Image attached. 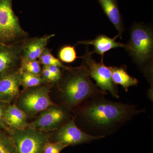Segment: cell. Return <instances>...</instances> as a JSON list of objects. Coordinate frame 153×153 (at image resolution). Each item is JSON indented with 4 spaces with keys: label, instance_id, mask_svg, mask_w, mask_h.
Instances as JSON below:
<instances>
[{
    "label": "cell",
    "instance_id": "cell-1",
    "mask_svg": "<svg viewBox=\"0 0 153 153\" xmlns=\"http://www.w3.org/2000/svg\"><path fill=\"white\" fill-rule=\"evenodd\" d=\"M102 94L96 95L79 105L77 116L84 130L99 133L100 135L112 133L135 116L145 112L128 103L114 102Z\"/></svg>",
    "mask_w": 153,
    "mask_h": 153
},
{
    "label": "cell",
    "instance_id": "cell-2",
    "mask_svg": "<svg viewBox=\"0 0 153 153\" xmlns=\"http://www.w3.org/2000/svg\"><path fill=\"white\" fill-rule=\"evenodd\" d=\"M84 63L76 67H66L57 84L61 98L68 109L79 106L88 99L105 95L91 81Z\"/></svg>",
    "mask_w": 153,
    "mask_h": 153
},
{
    "label": "cell",
    "instance_id": "cell-3",
    "mask_svg": "<svg viewBox=\"0 0 153 153\" xmlns=\"http://www.w3.org/2000/svg\"><path fill=\"white\" fill-rule=\"evenodd\" d=\"M134 61L144 71L149 81L152 79L153 37L150 28L140 24L132 27L130 39L124 47Z\"/></svg>",
    "mask_w": 153,
    "mask_h": 153
},
{
    "label": "cell",
    "instance_id": "cell-4",
    "mask_svg": "<svg viewBox=\"0 0 153 153\" xmlns=\"http://www.w3.org/2000/svg\"><path fill=\"white\" fill-rule=\"evenodd\" d=\"M45 84L25 89L17 98L16 104L27 117H33L56 105L49 95L51 86Z\"/></svg>",
    "mask_w": 153,
    "mask_h": 153
},
{
    "label": "cell",
    "instance_id": "cell-5",
    "mask_svg": "<svg viewBox=\"0 0 153 153\" xmlns=\"http://www.w3.org/2000/svg\"><path fill=\"white\" fill-rule=\"evenodd\" d=\"M27 36L13 10L12 0H0V42L16 43Z\"/></svg>",
    "mask_w": 153,
    "mask_h": 153
},
{
    "label": "cell",
    "instance_id": "cell-6",
    "mask_svg": "<svg viewBox=\"0 0 153 153\" xmlns=\"http://www.w3.org/2000/svg\"><path fill=\"white\" fill-rule=\"evenodd\" d=\"M43 132L27 127L23 129H9L7 132L14 140L18 153H43L49 137Z\"/></svg>",
    "mask_w": 153,
    "mask_h": 153
},
{
    "label": "cell",
    "instance_id": "cell-7",
    "mask_svg": "<svg viewBox=\"0 0 153 153\" xmlns=\"http://www.w3.org/2000/svg\"><path fill=\"white\" fill-rule=\"evenodd\" d=\"M92 52L86 50L85 55L82 57L83 63L86 66L89 76L95 80L96 85L102 92L107 94L109 92L113 97H120L117 85L113 82L110 67L103 63V60L97 63L92 57Z\"/></svg>",
    "mask_w": 153,
    "mask_h": 153
},
{
    "label": "cell",
    "instance_id": "cell-8",
    "mask_svg": "<svg viewBox=\"0 0 153 153\" xmlns=\"http://www.w3.org/2000/svg\"><path fill=\"white\" fill-rule=\"evenodd\" d=\"M54 131L53 142L59 143L66 147L87 143L105 137L95 136L86 133L76 125L74 118L70 120Z\"/></svg>",
    "mask_w": 153,
    "mask_h": 153
},
{
    "label": "cell",
    "instance_id": "cell-9",
    "mask_svg": "<svg viewBox=\"0 0 153 153\" xmlns=\"http://www.w3.org/2000/svg\"><path fill=\"white\" fill-rule=\"evenodd\" d=\"M68 112L66 107L52 105L41 112L36 120L28 123V127L42 131H54L70 120Z\"/></svg>",
    "mask_w": 153,
    "mask_h": 153
},
{
    "label": "cell",
    "instance_id": "cell-10",
    "mask_svg": "<svg viewBox=\"0 0 153 153\" xmlns=\"http://www.w3.org/2000/svg\"><path fill=\"white\" fill-rule=\"evenodd\" d=\"M22 72L20 66L0 75V101L10 104L18 98L20 94Z\"/></svg>",
    "mask_w": 153,
    "mask_h": 153
},
{
    "label": "cell",
    "instance_id": "cell-11",
    "mask_svg": "<svg viewBox=\"0 0 153 153\" xmlns=\"http://www.w3.org/2000/svg\"><path fill=\"white\" fill-rule=\"evenodd\" d=\"M25 39L7 44L0 42V75L18 67L22 62V51Z\"/></svg>",
    "mask_w": 153,
    "mask_h": 153
},
{
    "label": "cell",
    "instance_id": "cell-12",
    "mask_svg": "<svg viewBox=\"0 0 153 153\" xmlns=\"http://www.w3.org/2000/svg\"><path fill=\"white\" fill-rule=\"evenodd\" d=\"M55 36L54 34H52L28 41L25 40L23 46L21 63L36 60L39 58L46 48L49 39Z\"/></svg>",
    "mask_w": 153,
    "mask_h": 153
},
{
    "label": "cell",
    "instance_id": "cell-13",
    "mask_svg": "<svg viewBox=\"0 0 153 153\" xmlns=\"http://www.w3.org/2000/svg\"><path fill=\"white\" fill-rule=\"evenodd\" d=\"M119 35L111 38L105 35H100L94 39L88 41H78L77 44L92 45L94 49L92 53H96L101 55L102 59L103 60V56L105 52H108L111 49L118 47H124L125 44L116 41V39L119 37Z\"/></svg>",
    "mask_w": 153,
    "mask_h": 153
},
{
    "label": "cell",
    "instance_id": "cell-14",
    "mask_svg": "<svg viewBox=\"0 0 153 153\" xmlns=\"http://www.w3.org/2000/svg\"><path fill=\"white\" fill-rule=\"evenodd\" d=\"M105 16L118 32L122 38L124 27L122 16L119 8L118 0H97Z\"/></svg>",
    "mask_w": 153,
    "mask_h": 153
},
{
    "label": "cell",
    "instance_id": "cell-15",
    "mask_svg": "<svg viewBox=\"0 0 153 153\" xmlns=\"http://www.w3.org/2000/svg\"><path fill=\"white\" fill-rule=\"evenodd\" d=\"M27 117L16 104H9L6 111L4 122L9 129H23L28 127Z\"/></svg>",
    "mask_w": 153,
    "mask_h": 153
},
{
    "label": "cell",
    "instance_id": "cell-16",
    "mask_svg": "<svg viewBox=\"0 0 153 153\" xmlns=\"http://www.w3.org/2000/svg\"><path fill=\"white\" fill-rule=\"evenodd\" d=\"M110 68L111 71V78L113 82L116 85H120L123 88L126 92L128 91L129 88L136 86L138 83V80L129 75L127 71L125 66L120 67H112Z\"/></svg>",
    "mask_w": 153,
    "mask_h": 153
},
{
    "label": "cell",
    "instance_id": "cell-17",
    "mask_svg": "<svg viewBox=\"0 0 153 153\" xmlns=\"http://www.w3.org/2000/svg\"><path fill=\"white\" fill-rule=\"evenodd\" d=\"M40 74L23 71L21 77V85L25 89L36 87L47 83Z\"/></svg>",
    "mask_w": 153,
    "mask_h": 153
},
{
    "label": "cell",
    "instance_id": "cell-18",
    "mask_svg": "<svg viewBox=\"0 0 153 153\" xmlns=\"http://www.w3.org/2000/svg\"><path fill=\"white\" fill-rule=\"evenodd\" d=\"M0 153H18L16 146L7 132L0 130Z\"/></svg>",
    "mask_w": 153,
    "mask_h": 153
},
{
    "label": "cell",
    "instance_id": "cell-19",
    "mask_svg": "<svg viewBox=\"0 0 153 153\" xmlns=\"http://www.w3.org/2000/svg\"><path fill=\"white\" fill-rule=\"evenodd\" d=\"M39 58V60L38 61L41 64H43L44 66L54 65L58 66L63 69L67 67L63 65L59 59L54 57V55L51 53V51L46 47Z\"/></svg>",
    "mask_w": 153,
    "mask_h": 153
},
{
    "label": "cell",
    "instance_id": "cell-20",
    "mask_svg": "<svg viewBox=\"0 0 153 153\" xmlns=\"http://www.w3.org/2000/svg\"><path fill=\"white\" fill-rule=\"evenodd\" d=\"M60 61L65 63H71L77 58L76 50L74 47L66 45L61 47L58 54Z\"/></svg>",
    "mask_w": 153,
    "mask_h": 153
},
{
    "label": "cell",
    "instance_id": "cell-21",
    "mask_svg": "<svg viewBox=\"0 0 153 153\" xmlns=\"http://www.w3.org/2000/svg\"><path fill=\"white\" fill-rule=\"evenodd\" d=\"M41 64L39 61L37 60H30L21 63V67L23 71L41 75Z\"/></svg>",
    "mask_w": 153,
    "mask_h": 153
},
{
    "label": "cell",
    "instance_id": "cell-22",
    "mask_svg": "<svg viewBox=\"0 0 153 153\" xmlns=\"http://www.w3.org/2000/svg\"><path fill=\"white\" fill-rule=\"evenodd\" d=\"M65 148V146L59 143L48 141L44 146L43 153H60Z\"/></svg>",
    "mask_w": 153,
    "mask_h": 153
},
{
    "label": "cell",
    "instance_id": "cell-23",
    "mask_svg": "<svg viewBox=\"0 0 153 153\" xmlns=\"http://www.w3.org/2000/svg\"><path fill=\"white\" fill-rule=\"evenodd\" d=\"M9 104L0 101V130L6 132L8 131L9 128L5 123L4 117L6 110Z\"/></svg>",
    "mask_w": 153,
    "mask_h": 153
},
{
    "label": "cell",
    "instance_id": "cell-24",
    "mask_svg": "<svg viewBox=\"0 0 153 153\" xmlns=\"http://www.w3.org/2000/svg\"><path fill=\"white\" fill-rule=\"evenodd\" d=\"M47 68L51 72L53 78H54L55 83H57L59 81L61 75H62V72L61 70V68L58 66H54V65H51V66H46Z\"/></svg>",
    "mask_w": 153,
    "mask_h": 153
},
{
    "label": "cell",
    "instance_id": "cell-25",
    "mask_svg": "<svg viewBox=\"0 0 153 153\" xmlns=\"http://www.w3.org/2000/svg\"><path fill=\"white\" fill-rule=\"evenodd\" d=\"M41 76L46 82L55 83L54 78L47 66L44 65L43 66V68L41 70Z\"/></svg>",
    "mask_w": 153,
    "mask_h": 153
}]
</instances>
